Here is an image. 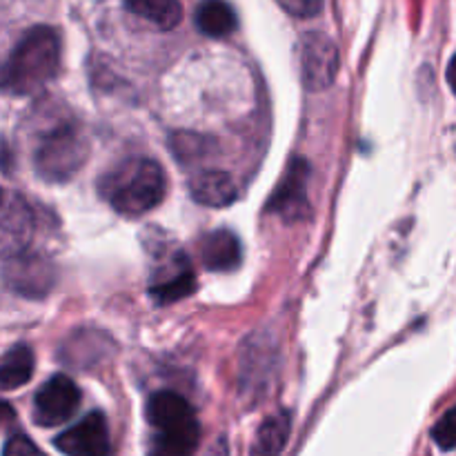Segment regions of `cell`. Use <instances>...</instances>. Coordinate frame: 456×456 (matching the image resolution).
<instances>
[{
	"label": "cell",
	"instance_id": "obj_1",
	"mask_svg": "<svg viewBox=\"0 0 456 456\" xmlns=\"http://www.w3.org/2000/svg\"><path fill=\"white\" fill-rule=\"evenodd\" d=\"M61 67V36L53 27L27 29L0 65V92L9 96H31L47 87Z\"/></svg>",
	"mask_w": 456,
	"mask_h": 456
},
{
	"label": "cell",
	"instance_id": "obj_2",
	"mask_svg": "<svg viewBox=\"0 0 456 456\" xmlns=\"http://www.w3.org/2000/svg\"><path fill=\"white\" fill-rule=\"evenodd\" d=\"M167 191L165 169L151 159H129L101 178V194L114 212L142 216L159 208Z\"/></svg>",
	"mask_w": 456,
	"mask_h": 456
},
{
	"label": "cell",
	"instance_id": "obj_3",
	"mask_svg": "<svg viewBox=\"0 0 456 456\" xmlns=\"http://www.w3.org/2000/svg\"><path fill=\"white\" fill-rule=\"evenodd\" d=\"M31 163L36 174L47 183H65L83 167L89 145L83 129L67 116H53L34 136Z\"/></svg>",
	"mask_w": 456,
	"mask_h": 456
},
{
	"label": "cell",
	"instance_id": "obj_4",
	"mask_svg": "<svg viewBox=\"0 0 456 456\" xmlns=\"http://www.w3.org/2000/svg\"><path fill=\"white\" fill-rule=\"evenodd\" d=\"M145 414L156 435V448L150 456H194L200 444V426L185 396L156 392L147 401Z\"/></svg>",
	"mask_w": 456,
	"mask_h": 456
},
{
	"label": "cell",
	"instance_id": "obj_5",
	"mask_svg": "<svg viewBox=\"0 0 456 456\" xmlns=\"http://www.w3.org/2000/svg\"><path fill=\"white\" fill-rule=\"evenodd\" d=\"M36 221L29 203L18 191L0 190V258L20 256L34 239Z\"/></svg>",
	"mask_w": 456,
	"mask_h": 456
},
{
	"label": "cell",
	"instance_id": "obj_6",
	"mask_svg": "<svg viewBox=\"0 0 456 456\" xmlns=\"http://www.w3.org/2000/svg\"><path fill=\"white\" fill-rule=\"evenodd\" d=\"M80 387L65 374H56L38 387L34 396V417L36 426L58 428L69 421L80 405Z\"/></svg>",
	"mask_w": 456,
	"mask_h": 456
},
{
	"label": "cell",
	"instance_id": "obj_7",
	"mask_svg": "<svg viewBox=\"0 0 456 456\" xmlns=\"http://www.w3.org/2000/svg\"><path fill=\"white\" fill-rule=\"evenodd\" d=\"M338 65V47L334 40L325 34H310L303 36L301 40V78L310 92H323L337 80Z\"/></svg>",
	"mask_w": 456,
	"mask_h": 456
},
{
	"label": "cell",
	"instance_id": "obj_8",
	"mask_svg": "<svg viewBox=\"0 0 456 456\" xmlns=\"http://www.w3.org/2000/svg\"><path fill=\"white\" fill-rule=\"evenodd\" d=\"M3 279L9 289L27 298H43L56 283V267L40 254H20L7 261Z\"/></svg>",
	"mask_w": 456,
	"mask_h": 456
},
{
	"label": "cell",
	"instance_id": "obj_9",
	"mask_svg": "<svg viewBox=\"0 0 456 456\" xmlns=\"http://www.w3.org/2000/svg\"><path fill=\"white\" fill-rule=\"evenodd\" d=\"M307 183H310V165L305 159H292L285 169L279 187L267 203V212L276 214L283 221H301L310 212L307 203Z\"/></svg>",
	"mask_w": 456,
	"mask_h": 456
},
{
	"label": "cell",
	"instance_id": "obj_10",
	"mask_svg": "<svg viewBox=\"0 0 456 456\" xmlns=\"http://www.w3.org/2000/svg\"><path fill=\"white\" fill-rule=\"evenodd\" d=\"M65 456H110V428L101 412H92L53 439Z\"/></svg>",
	"mask_w": 456,
	"mask_h": 456
},
{
	"label": "cell",
	"instance_id": "obj_11",
	"mask_svg": "<svg viewBox=\"0 0 456 456\" xmlns=\"http://www.w3.org/2000/svg\"><path fill=\"white\" fill-rule=\"evenodd\" d=\"M200 261L209 272H232L243 263V245L230 230L209 232L200 239Z\"/></svg>",
	"mask_w": 456,
	"mask_h": 456
},
{
	"label": "cell",
	"instance_id": "obj_12",
	"mask_svg": "<svg viewBox=\"0 0 456 456\" xmlns=\"http://www.w3.org/2000/svg\"><path fill=\"white\" fill-rule=\"evenodd\" d=\"M190 194L196 203L205 208H227L236 200L239 190H236L234 178L221 169H203L190 178Z\"/></svg>",
	"mask_w": 456,
	"mask_h": 456
},
{
	"label": "cell",
	"instance_id": "obj_13",
	"mask_svg": "<svg viewBox=\"0 0 456 456\" xmlns=\"http://www.w3.org/2000/svg\"><path fill=\"white\" fill-rule=\"evenodd\" d=\"M292 435V414L288 410L270 414L254 436L249 456H279Z\"/></svg>",
	"mask_w": 456,
	"mask_h": 456
},
{
	"label": "cell",
	"instance_id": "obj_14",
	"mask_svg": "<svg viewBox=\"0 0 456 456\" xmlns=\"http://www.w3.org/2000/svg\"><path fill=\"white\" fill-rule=\"evenodd\" d=\"M34 352L29 346L20 343V346L12 347L0 361V392H12L27 386L34 374Z\"/></svg>",
	"mask_w": 456,
	"mask_h": 456
},
{
	"label": "cell",
	"instance_id": "obj_15",
	"mask_svg": "<svg viewBox=\"0 0 456 456\" xmlns=\"http://www.w3.org/2000/svg\"><path fill=\"white\" fill-rule=\"evenodd\" d=\"M125 9L163 31L174 29L183 18V4L178 0H129Z\"/></svg>",
	"mask_w": 456,
	"mask_h": 456
},
{
	"label": "cell",
	"instance_id": "obj_16",
	"mask_svg": "<svg viewBox=\"0 0 456 456\" xmlns=\"http://www.w3.org/2000/svg\"><path fill=\"white\" fill-rule=\"evenodd\" d=\"M196 27L209 38H223L239 27L236 12L225 3H203L196 9Z\"/></svg>",
	"mask_w": 456,
	"mask_h": 456
},
{
	"label": "cell",
	"instance_id": "obj_17",
	"mask_svg": "<svg viewBox=\"0 0 456 456\" xmlns=\"http://www.w3.org/2000/svg\"><path fill=\"white\" fill-rule=\"evenodd\" d=\"M191 292H196V276L194 272L187 270V265H183L181 270L169 274L167 279L154 281L150 288L151 298L159 305H169V303L181 301V298L190 297Z\"/></svg>",
	"mask_w": 456,
	"mask_h": 456
},
{
	"label": "cell",
	"instance_id": "obj_18",
	"mask_svg": "<svg viewBox=\"0 0 456 456\" xmlns=\"http://www.w3.org/2000/svg\"><path fill=\"white\" fill-rule=\"evenodd\" d=\"M432 439L445 452L456 448V405L435 423V428H432Z\"/></svg>",
	"mask_w": 456,
	"mask_h": 456
},
{
	"label": "cell",
	"instance_id": "obj_19",
	"mask_svg": "<svg viewBox=\"0 0 456 456\" xmlns=\"http://www.w3.org/2000/svg\"><path fill=\"white\" fill-rule=\"evenodd\" d=\"M3 456H47L29 436L13 435L3 445Z\"/></svg>",
	"mask_w": 456,
	"mask_h": 456
},
{
	"label": "cell",
	"instance_id": "obj_20",
	"mask_svg": "<svg viewBox=\"0 0 456 456\" xmlns=\"http://www.w3.org/2000/svg\"><path fill=\"white\" fill-rule=\"evenodd\" d=\"M279 4L294 18H312L323 9V3H319V0H281Z\"/></svg>",
	"mask_w": 456,
	"mask_h": 456
},
{
	"label": "cell",
	"instance_id": "obj_21",
	"mask_svg": "<svg viewBox=\"0 0 456 456\" xmlns=\"http://www.w3.org/2000/svg\"><path fill=\"white\" fill-rule=\"evenodd\" d=\"M13 419H16V414H13L12 405L4 403V401H0V428H3L4 423L13 421Z\"/></svg>",
	"mask_w": 456,
	"mask_h": 456
},
{
	"label": "cell",
	"instance_id": "obj_22",
	"mask_svg": "<svg viewBox=\"0 0 456 456\" xmlns=\"http://www.w3.org/2000/svg\"><path fill=\"white\" fill-rule=\"evenodd\" d=\"M448 83H450V87H452V92L456 94V53L448 65Z\"/></svg>",
	"mask_w": 456,
	"mask_h": 456
}]
</instances>
